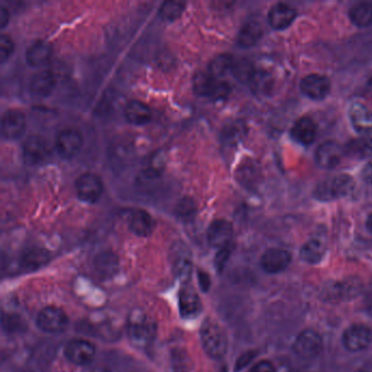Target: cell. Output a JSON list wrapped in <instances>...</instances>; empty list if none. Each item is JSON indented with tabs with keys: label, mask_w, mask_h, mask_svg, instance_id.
Here are the masks:
<instances>
[{
	"label": "cell",
	"mask_w": 372,
	"mask_h": 372,
	"mask_svg": "<svg viewBox=\"0 0 372 372\" xmlns=\"http://www.w3.org/2000/svg\"><path fill=\"white\" fill-rule=\"evenodd\" d=\"M9 11L6 7L0 8V26L5 28L9 22Z\"/></svg>",
	"instance_id": "obj_47"
},
{
	"label": "cell",
	"mask_w": 372,
	"mask_h": 372,
	"mask_svg": "<svg viewBox=\"0 0 372 372\" xmlns=\"http://www.w3.org/2000/svg\"><path fill=\"white\" fill-rule=\"evenodd\" d=\"M344 153L345 151L339 143L335 141H326L317 149L315 160L321 167L332 169L341 163Z\"/></svg>",
	"instance_id": "obj_14"
},
{
	"label": "cell",
	"mask_w": 372,
	"mask_h": 372,
	"mask_svg": "<svg viewBox=\"0 0 372 372\" xmlns=\"http://www.w3.org/2000/svg\"><path fill=\"white\" fill-rule=\"evenodd\" d=\"M124 117L132 124H145L152 118L150 107L143 102L132 100L124 106Z\"/></svg>",
	"instance_id": "obj_25"
},
{
	"label": "cell",
	"mask_w": 372,
	"mask_h": 372,
	"mask_svg": "<svg viewBox=\"0 0 372 372\" xmlns=\"http://www.w3.org/2000/svg\"><path fill=\"white\" fill-rule=\"evenodd\" d=\"M290 135L292 139L304 145H309L315 141L317 137V127L310 117H301L295 122Z\"/></svg>",
	"instance_id": "obj_21"
},
{
	"label": "cell",
	"mask_w": 372,
	"mask_h": 372,
	"mask_svg": "<svg viewBox=\"0 0 372 372\" xmlns=\"http://www.w3.org/2000/svg\"><path fill=\"white\" fill-rule=\"evenodd\" d=\"M15 43L8 34H1L0 37V62H5L12 55Z\"/></svg>",
	"instance_id": "obj_39"
},
{
	"label": "cell",
	"mask_w": 372,
	"mask_h": 372,
	"mask_svg": "<svg viewBox=\"0 0 372 372\" xmlns=\"http://www.w3.org/2000/svg\"><path fill=\"white\" fill-rule=\"evenodd\" d=\"M171 266L175 275L183 281L187 282L192 272V257L190 251L183 243L174 245L171 249Z\"/></svg>",
	"instance_id": "obj_12"
},
{
	"label": "cell",
	"mask_w": 372,
	"mask_h": 372,
	"mask_svg": "<svg viewBox=\"0 0 372 372\" xmlns=\"http://www.w3.org/2000/svg\"><path fill=\"white\" fill-rule=\"evenodd\" d=\"M300 89L306 96L318 101L328 95L331 90V82L326 75L311 73L301 80Z\"/></svg>",
	"instance_id": "obj_11"
},
{
	"label": "cell",
	"mask_w": 372,
	"mask_h": 372,
	"mask_svg": "<svg viewBox=\"0 0 372 372\" xmlns=\"http://www.w3.org/2000/svg\"><path fill=\"white\" fill-rule=\"evenodd\" d=\"M275 84V79L266 70H256L252 78L249 81L251 91L256 95H269Z\"/></svg>",
	"instance_id": "obj_28"
},
{
	"label": "cell",
	"mask_w": 372,
	"mask_h": 372,
	"mask_svg": "<svg viewBox=\"0 0 372 372\" xmlns=\"http://www.w3.org/2000/svg\"><path fill=\"white\" fill-rule=\"evenodd\" d=\"M367 228L369 230L370 233H372V214H370L369 217H368Z\"/></svg>",
	"instance_id": "obj_48"
},
{
	"label": "cell",
	"mask_w": 372,
	"mask_h": 372,
	"mask_svg": "<svg viewBox=\"0 0 372 372\" xmlns=\"http://www.w3.org/2000/svg\"><path fill=\"white\" fill-rule=\"evenodd\" d=\"M230 93V86L225 81L216 80L214 86H213L212 92L210 97L213 98L215 101H221L224 98L227 97Z\"/></svg>",
	"instance_id": "obj_41"
},
{
	"label": "cell",
	"mask_w": 372,
	"mask_h": 372,
	"mask_svg": "<svg viewBox=\"0 0 372 372\" xmlns=\"http://www.w3.org/2000/svg\"><path fill=\"white\" fill-rule=\"evenodd\" d=\"M65 355L70 362L77 366H86L94 360L95 346L86 340H73L66 345Z\"/></svg>",
	"instance_id": "obj_9"
},
{
	"label": "cell",
	"mask_w": 372,
	"mask_h": 372,
	"mask_svg": "<svg viewBox=\"0 0 372 372\" xmlns=\"http://www.w3.org/2000/svg\"><path fill=\"white\" fill-rule=\"evenodd\" d=\"M296 16H297V12L292 6L284 3H277L272 6L268 19H269L270 26L273 29L284 30L294 22Z\"/></svg>",
	"instance_id": "obj_18"
},
{
	"label": "cell",
	"mask_w": 372,
	"mask_h": 372,
	"mask_svg": "<svg viewBox=\"0 0 372 372\" xmlns=\"http://www.w3.org/2000/svg\"><path fill=\"white\" fill-rule=\"evenodd\" d=\"M200 335L202 346L210 357L218 360L226 354L228 347L227 336L216 322L210 319L205 320L202 324Z\"/></svg>",
	"instance_id": "obj_1"
},
{
	"label": "cell",
	"mask_w": 372,
	"mask_h": 372,
	"mask_svg": "<svg viewBox=\"0 0 372 372\" xmlns=\"http://www.w3.org/2000/svg\"><path fill=\"white\" fill-rule=\"evenodd\" d=\"M372 342V331L364 324L349 326L343 334V344L349 352L358 353L368 348Z\"/></svg>",
	"instance_id": "obj_7"
},
{
	"label": "cell",
	"mask_w": 372,
	"mask_h": 372,
	"mask_svg": "<svg viewBox=\"0 0 372 372\" xmlns=\"http://www.w3.org/2000/svg\"><path fill=\"white\" fill-rule=\"evenodd\" d=\"M127 331L133 343L145 345L156 336V324L142 311H135L128 319Z\"/></svg>",
	"instance_id": "obj_3"
},
{
	"label": "cell",
	"mask_w": 372,
	"mask_h": 372,
	"mask_svg": "<svg viewBox=\"0 0 372 372\" xmlns=\"http://www.w3.org/2000/svg\"><path fill=\"white\" fill-rule=\"evenodd\" d=\"M53 54L52 45L46 41H34L33 44L26 49V62L32 67L43 66L50 59Z\"/></svg>",
	"instance_id": "obj_23"
},
{
	"label": "cell",
	"mask_w": 372,
	"mask_h": 372,
	"mask_svg": "<svg viewBox=\"0 0 372 372\" xmlns=\"http://www.w3.org/2000/svg\"><path fill=\"white\" fill-rule=\"evenodd\" d=\"M24 160L30 165H37L46 160L49 154V147L46 140L39 135H31L26 138L22 147Z\"/></svg>",
	"instance_id": "obj_10"
},
{
	"label": "cell",
	"mask_w": 372,
	"mask_h": 372,
	"mask_svg": "<svg viewBox=\"0 0 372 372\" xmlns=\"http://www.w3.org/2000/svg\"><path fill=\"white\" fill-rule=\"evenodd\" d=\"M37 324L39 330L46 333H60L67 328L68 317L60 308L49 306L39 311Z\"/></svg>",
	"instance_id": "obj_4"
},
{
	"label": "cell",
	"mask_w": 372,
	"mask_h": 372,
	"mask_svg": "<svg viewBox=\"0 0 372 372\" xmlns=\"http://www.w3.org/2000/svg\"><path fill=\"white\" fill-rule=\"evenodd\" d=\"M263 35L261 24L257 21H248L243 24L237 37V43L243 48H250L254 46Z\"/></svg>",
	"instance_id": "obj_26"
},
{
	"label": "cell",
	"mask_w": 372,
	"mask_h": 372,
	"mask_svg": "<svg viewBox=\"0 0 372 372\" xmlns=\"http://www.w3.org/2000/svg\"><path fill=\"white\" fill-rule=\"evenodd\" d=\"M326 245L318 239H311L303 245L300 257L308 263H318L326 254Z\"/></svg>",
	"instance_id": "obj_30"
},
{
	"label": "cell",
	"mask_w": 372,
	"mask_h": 372,
	"mask_svg": "<svg viewBox=\"0 0 372 372\" xmlns=\"http://www.w3.org/2000/svg\"><path fill=\"white\" fill-rule=\"evenodd\" d=\"M233 226L226 220H215L207 230L210 245L215 248L228 247L233 239Z\"/></svg>",
	"instance_id": "obj_15"
},
{
	"label": "cell",
	"mask_w": 372,
	"mask_h": 372,
	"mask_svg": "<svg viewBox=\"0 0 372 372\" xmlns=\"http://www.w3.org/2000/svg\"><path fill=\"white\" fill-rule=\"evenodd\" d=\"M355 181L349 175L341 174L339 176L324 179L317 185L313 196L320 201H333L352 194Z\"/></svg>",
	"instance_id": "obj_2"
},
{
	"label": "cell",
	"mask_w": 372,
	"mask_h": 372,
	"mask_svg": "<svg viewBox=\"0 0 372 372\" xmlns=\"http://www.w3.org/2000/svg\"><path fill=\"white\" fill-rule=\"evenodd\" d=\"M49 259V252L44 248L31 247L26 249L24 254H21L20 263L26 271H35L46 266Z\"/></svg>",
	"instance_id": "obj_22"
},
{
	"label": "cell",
	"mask_w": 372,
	"mask_h": 372,
	"mask_svg": "<svg viewBox=\"0 0 372 372\" xmlns=\"http://www.w3.org/2000/svg\"><path fill=\"white\" fill-rule=\"evenodd\" d=\"M344 151L354 158H372V138L352 140L344 147Z\"/></svg>",
	"instance_id": "obj_31"
},
{
	"label": "cell",
	"mask_w": 372,
	"mask_h": 372,
	"mask_svg": "<svg viewBox=\"0 0 372 372\" xmlns=\"http://www.w3.org/2000/svg\"><path fill=\"white\" fill-rule=\"evenodd\" d=\"M82 145V133H81L80 130L75 129V128L62 129L58 133L56 142H55L56 151L59 156H62V158H67V160L75 158L80 152Z\"/></svg>",
	"instance_id": "obj_5"
},
{
	"label": "cell",
	"mask_w": 372,
	"mask_h": 372,
	"mask_svg": "<svg viewBox=\"0 0 372 372\" xmlns=\"http://www.w3.org/2000/svg\"><path fill=\"white\" fill-rule=\"evenodd\" d=\"M234 58L230 54L217 55L210 62L209 73L215 79L225 75L228 71H232L234 66Z\"/></svg>",
	"instance_id": "obj_32"
},
{
	"label": "cell",
	"mask_w": 372,
	"mask_h": 372,
	"mask_svg": "<svg viewBox=\"0 0 372 372\" xmlns=\"http://www.w3.org/2000/svg\"><path fill=\"white\" fill-rule=\"evenodd\" d=\"M245 133V124L241 122H234L223 131V140L228 145H235L243 139Z\"/></svg>",
	"instance_id": "obj_36"
},
{
	"label": "cell",
	"mask_w": 372,
	"mask_h": 372,
	"mask_svg": "<svg viewBox=\"0 0 372 372\" xmlns=\"http://www.w3.org/2000/svg\"><path fill=\"white\" fill-rule=\"evenodd\" d=\"M216 79L210 75L209 71H198L192 79V86H194V93L199 96L211 95L213 86H214Z\"/></svg>",
	"instance_id": "obj_33"
},
{
	"label": "cell",
	"mask_w": 372,
	"mask_h": 372,
	"mask_svg": "<svg viewBox=\"0 0 372 372\" xmlns=\"http://www.w3.org/2000/svg\"><path fill=\"white\" fill-rule=\"evenodd\" d=\"M250 372H275V367L271 362L262 360V362L254 364Z\"/></svg>",
	"instance_id": "obj_43"
},
{
	"label": "cell",
	"mask_w": 372,
	"mask_h": 372,
	"mask_svg": "<svg viewBox=\"0 0 372 372\" xmlns=\"http://www.w3.org/2000/svg\"><path fill=\"white\" fill-rule=\"evenodd\" d=\"M257 175H258V171H257L256 166L252 164L251 160L241 164L238 168V180L241 181V184L245 185V186L252 185V183H254L257 179Z\"/></svg>",
	"instance_id": "obj_37"
},
{
	"label": "cell",
	"mask_w": 372,
	"mask_h": 372,
	"mask_svg": "<svg viewBox=\"0 0 372 372\" xmlns=\"http://www.w3.org/2000/svg\"><path fill=\"white\" fill-rule=\"evenodd\" d=\"M196 212V202L192 198H183L177 203L176 213L183 220H192Z\"/></svg>",
	"instance_id": "obj_38"
},
{
	"label": "cell",
	"mask_w": 372,
	"mask_h": 372,
	"mask_svg": "<svg viewBox=\"0 0 372 372\" xmlns=\"http://www.w3.org/2000/svg\"><path fill=\"white\" fill-rule=\"evenodd\" d=\"M199 277L200 286H201L202 290L207 292L211 286V279H210L209 275L203 271H199V277Z\"/></svg>",
	"instance_id": "obj_44"
},
{
	"label": "cell",
	"mask_w": 372,
	"mask_h": 372,
	"mask_svg": "<svg viewBox=\"0 0 372 372\" xmlns=\"http://www.w3.org/2000/svg\"><path fill=\"white\" fill-rule=\"evenodd\" d=\"M173 367L176 372H187L190 368V360L188 355L184 352H175L173 355Z\"/></svg>",
	"instance_id": "obj_40"
},
{
	"label": "cell",
	"mask_w": 372,
	"mask_h": 372,
	"mask_svg": "<svg viewBox=\"0 0 372 372\" xmlns=\"http://www.w3.org/2000/svg\"><path fill=\"white\" fill-rule=\"evenodd\" d=\"M355 372H369V371H368V370L360 369V370H357V371H355Z\"/></svg>",
	"instance_id": "obj_49"
},
{
	"label": "cell",
	"mask_w": 372,
	"mask_h": 372,
	"mask_svg": "<svg viewBox=\"0 0 372 372\" xmlns=\"http://www.w3.org/2000/svg\"><path fill=\"white\" fill-rule=\"evenodd\" d=\"M186 3L181 1H165L160 6L158 16L164 21H175L183 15Z\"/></svg>",
	"instance_id": "obj_34"
},
{
	"label": "cell",
	"mask_w": 372,
	"mask_h": 372,
	"mask_svg": "<svg viewBox=\"0 0 372 372\" xmlns=\"http://www.w3.org/2000/svg\"><path fill=\"white\" fill-rule=\"evenodd\" d=\"M130 228L139 237H147L152 233V217L145 210H136L130 217Z\"/></svg>",
	"instance_id": "obj_27"
},
{
	"label": "cell",
	"mask_w": 372,
	"mask_h": 372,
	"mask_svg": "<svg viewBox=\"0 0 372 372\" xmlns=\"http://www.w3.org/2000/svg\"><path fill=\"white\" fill-rule=\"evenodd\" d=\"M292 261V256L284 249L271 248L261 257V266L264 271L271 275L284 271Z\"/></svg>",
	"instance_id": "obj_16"
},
{
	"label": "cell",
	"mask_w": 372,
	"mask_h": 372,
	"mask_svg": "<svg viewBox=\"0 0 372 372\" xmlns=\"http://www.w3.org/2000/svg\"><path fill=\"white\" fill-rule=\"evenodd\" d=\"M353 127L362 135L372 133V111L360 103H354L348 109Z\"/></svg>",
	"instance_id": "obj_19"
},
{
	"label": "cell",
	"mask_w": 372,
	"mask_h": 372,
	"mask_svg": "<svg viewBox=\"0 0 372 372\" xmlns=\"http://www.w3.org/2000/svg\"><path fill=\"white\" fill-rule=\"evenodd\" d=\"M103 183L93 173H84L75 181V192L81 201L94 203L103 194Z\"/></svg>",
	"instance_id": "obj_6"
},
{
	"label": "cell",
	"mask_w": 372,
	"mask_h": 372,
	"mask_svg": "<svg viewBox=\"0 0 372 372\" xmlns=\"http://www.w3.org/2000/svg\"><path fill=\"white\" fill-rule=\"evenodd\" d=\"M56 86V77L52 70L41 69L33 73L29 81V90L33 95L45 97Z\"/></svg>",
	"instance_id": "obj_17"
},
{
	"label": "cell",
	"mask_w": 372,
	"mask_h": 372,
	"mask_svg": "<svg viewBox=\"0 0 372 372\" xmlns=\"http://www.w3.org/2000/svg\"><path fill=\"white\" fill-rule=\"evenodd\" d=\"M362 174L364 180L368 184H372V160L369 163L366 164Z\"/></svg>",
	"instance_id": "obj_45"
},
{
	"label": "cell",
	"mask_w": 372,
	"mask_h": 372,
	"mask_svg": "<svg viewBox=\"0 0 372 372\" xmlns=\"http://www.w3.org/2000/svg\"><path fill=\"white\" fill-rule=\"evenodd\" d=\"M179 310L185 319L194 318L201 310V300L199 295L192 287L185 286L179 292Z\"/></svg>",
	"instance_id": "obj_20"
},
{
	"label": "cell",
	"mask_w": 372,
	"mask_h": 372,
	"mask_svg": "<svg viewBox=\"0 0 372 372\" xmlns=\"http://www.w3.org/2000/svg\"><path fill=\"white\" fill-rule=\"evenodd\" d=\"M230 245H228L225 248L220 249V251L217 252L216 258H215V266H216L217 269H222L224 264L227 261L230 254Z\"/></svg>",
	"instance_id": "obj_42"
},
{
	"label": "cell",
	"mask_w": 372,
	"mask_h": 372,
	"mask_svg": "<svg viewBox=\"0 0 372 372\" xmlns=\"http://www.w3.org/2000/svg\"><path fill=\"white\" fill-rule=\"evenodd\" d=\"M26 120L22 111L19 109H8L1 117V133L6 139H17L26 129Z\"/></svg>",
	"instance_id": "obj_13"
},
{
	"label": "cell",
	"mask_w": 372,
	"mask_h": 372,
	"mask_svg": "<svg viewBox=\"0 0 372 372\" xmlns=\"http://www.w3.org/2000/svg\"><path fill=\"white\" fill-rule=\"evenodd\" d=\"M234 77L237 80L243 83H249L252 78V75L256 73L254 66L249 60L239 59L234 62L233 69H232Z\"/></svg>",
	"instance_id": "obj_35"
},
{
	"label": "cell",
	"mask_w": 372,
	"mask_h": 372,
	"mask_svg": "<svg viewBox=\"0 0 372 372\" xmlns=\"http://www.w3.org/2000/svg\"><path fill=\"white\" fill-rule=\"evenodd\" d=\"M324 348L322 337L315 330H305L297 336L294 343V351L298 356L313 358L318 356Z\"/></svg>",
	"instance_id": "obj_8"
},
{
	"label": "cell",
	"mask_w": 372,
	"mask_h": 372,
	"mask_svg": "<svg viewBox=\"0 0 372 372\" xmlns=\"http://www.w3.org/2000/svg\"><path fill=\"white\" fill-rule=\"evenodd\" d=\"M349 18L360 28L372 24V3H358L349 11Z\"/></svg>",
	"instance_id": "obj_29"
},
{
	"label": "cell",
	"mask_w": 372,
	"mask_h": 372,
	"mask_svg": "<svg viewBox=\"0 0 372 372\" xmlns=\"http://www.w3.org/2000/svg\"><path fill=\"white\" fill-rule=\"evenodd\" d=\"M119 269V261L116 254L111 251H103L94 259V270L102 279L114 277Z\"/></svg>",
	"instance_id": "obj_24"
},
{
	"label": "cell",
	"mask_w": 372,
	"mask_h": 372,
	"mask_svg": "<svg viewBox=\"0 0 372 372\" xmlns=\"http://www.w3.org/2000/svg\"><path fill=\"white\" fill-rule=\"evenodd\" d=\"M252 357H254V355L251 354V353H245V355H243V356L238 360L237 362V370L241 369V368L245 367V366H247L248 364V362H250L251 360H252Z\"/></svg>",
	"instance_id": "obj_46"
}]
</instances>
